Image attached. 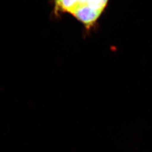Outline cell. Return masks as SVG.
Returning <instances> with one entry per match:
<instances>
[{"label":"cell","mask_w":152,"mask_h":152,"mask_svg":"<svg viewBox=\"0 0 152 152\" xmlns=\"http://www.w3.org/2000/svg\"><path fill=\"white\" fill-rule=\"evenodd\" d=\"M71 13L88 28L95 23L101 12L91 9L86 3H80Z\"/></svg>","instance_id":"6da1fadb"},{"label":"cell","mask_w":152,"mask_h":152,"mask_svg":"<svg viewBox=\"0 0 152 152\" xmlns=\"http://www.w3.org/2000/svg\"><path fill=\"white\" fill-rule=\"evenodd\" d=\"M80 4L79 0H61L58 11L68 12L71 13Z\"/></svg>","instance_id":"7a4b0ae2"},{"label":"cell","mask_w":152,"mask_h":152,"mask_svg":"<svg viewBox=\"0 0 152 152\" xmlns=\"http://www.w3.org/2000/svg\"><path fill=\"white\" fill-rule=\"evenodd\" d=\"M108 1V0H87L86 4L91 9L102 13Z\"/></svg>","instance_id":"3957f363"},{"label":"cell","mask_w":152,"mask_h":152,"mask_svg":"<svg viewBox=\"0 0 152 152\" xmlns=\"http://www.w3.org/2000/svg\"><path fill=\"white\" fill-rule=\"evenodd\" d=\"M60 1H61V0H56V1H55V3H56L55 10H56V13H57V12H58L59 7V5H60Z\"/></svg>","instance_id":"277c9868"},{"label":"cell","mask_w":152,"mask_h":152,"mask_svg":"<svg viewBox=\"0 0 152 152\" xmlns=\"http://www.w3.org/2000/svg\"><path fill=\"white\" fill-rule=\"evenodd\" d=\"M80 4H86L87 0H79Z\"/></svg>","instance_id":"5b68a950"}]
</instances>
